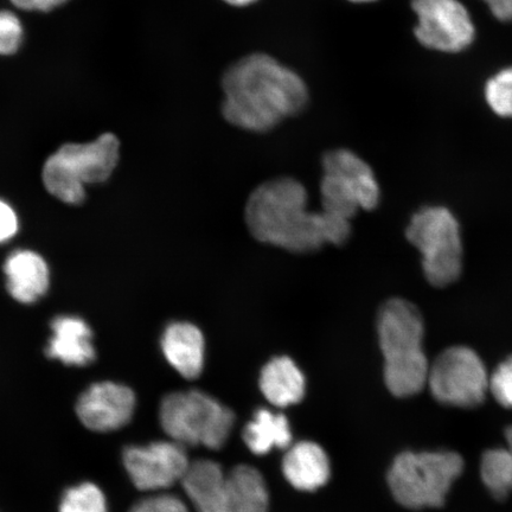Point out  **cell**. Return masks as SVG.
Wrapping results in <instances>:
<instances>
[{
    "label": "cell",
    "mask_w": 512,
    "mask_h": 512,
    "mask_svg": "<svg viewBox=\"0 0 512 512\" xmlns=\"http://www.w3.org/2000/svg\"><path fill=\"white\" fill-rule=\"evenodd\" d=\"M307 191L293 178L272 179L248 198L246 222L260 242L292 253H311L326 243L343 245L351 233L350 221L307 210Z\"/></svg>",
    "instance_id": "cell-1"
},
{
    "label": "cell",
    "mask_w": 512,
    "mask_h": 512,
    "mask_svg": "<svg viewBox=\"0 0 512 512\" xmlns=\"http://www.w3.org/2000/svg\"><path fill=\"white\" fill-rule=\"evenodd\" d=\"M223 117L251 132H267L304 110L305 82L292 69L266 54L243 57L222 80Z\"/></svg>",
    "instance_id": "cell-2"
},
{
    "label": "cell",
    "mask_w": 512,
    "mask_h": 512,
    "mask_svg": "<svg viewBox=\"0 0 512 512\" xmlns=\"http://www.w3.org/2000/svg\"><path fill=\"white\" fill-rule=\"evenodd\" d=\"M384 358V382L396 398H411L427 386L430 362L425 355V325L421 313L405 299L384 303L377 319Z\"/></svg>",
    "instance_id": "cell-3"
},
{
    "label": "cell",
    "mask_w": 512,
    "mask_h": 512,
    "mask_svg": "<svg viewBox=\"0 0 512 512\" xmlns=\"http://www.w3.org/2000/svg\"><path fill=\"white\" fill-rule=\"evenodd\" d=\"M464 467L463 457L454 451H405L390 466L388 486L403 508H440Z\"/></svg>",
    "instance_id": "cell-4"
},
{
    "label": "cell",
    "mask_w": 512,
    "mask_h": 512,
    "mask_svg": "<svg viewBox=\"0 0 512 512\" xmlns=\"http://www.w3.org/2000/svg\"><path fill=\"white\" fill-rule=\"evenodd\" d=\"M120 143L114 134H102L92 143L66 144L43 166L42 178L49 194L64 203L85 201V184L107 181L119 163Z\"/></svg>",
    "instance_id": "cell-5"
},
{
    "label": "cell",
    "mask_w": 512,
    "mask_h": 512,
    "mask_svg": "<svg viewBox=\"0 0 512 512\" xmlns=\"http://www.w3.org/2000/svg\"><path fill=\"white\" fill-rule=\"evenodd\" d=\"M159 420L170 440L217 451L233 431L235 414L213 396L192 389L166 395L160 403Z\"/></svg>",
    "instance_id": "cell-6"
},
{
    "label": "cell",
    "mask_w": 512,
    "mask_h": 512,
    "mask_svg": "<svg viewBox=\"0 0 512 512\" xmlns=\"http://www.w3.org/2000/svg\"><path fill=\"white\" fill-rule=\"evenodd\" d=\"M407 240L419 249L422 268L433 286L445 287L458 280L463 270V243L459 223L450 210H419L409 223Z\"/></svg>",
    "instance_id": "cell-7"
},
{
    "label": "cell",
    "mask_w": 512,
    "mask_h": 512,
    "mask_svg": "<svg viewBox=\"0 0 512 512\" xmlns=\"http://www.w3.org/2000/svg\"><path fill=\"white\" fill-rule=\"evenodd\" d=\"M320 183L323 210L350 221L360 209L373 210L380 202V185L374 171L349 150H335L323 158Z\"/></svg>",
    "instance_id": "cell-8"
},
{
    "label": "cell",
    "mask_w": 512,
    "mask_h": 512,
    "mask_svg": "<svg viewBox=\"0 0 512 512\" xmlns=\"http://www.w3.org/2000/svg\"><path fill=\"white\" fill-rule=\"evenodd\" d=\"M490 375L475 350L452 347L430 364L427 386L433 398L443 405L475 408L489 392Z\"/></svg>",
    "instance_id": "cell-9"
},
{
    "label": "cell",
    "mask_w": 512,
    "mask_h": 512,
    "mask_svg": "<svg viewBox=\"0 0 512 512\" xmlns=\"http://www.w3.org/2000/svg\"><path fill=\"white\" fill-rule=\"evenodd\" d=\"M412 8L418 17L415 36L422 46L454 54L475 41V24L459 0H413Z\"/></svg>",
    "instance_id": "cell-10"
},
{
    "label": "cell",
    "mask_w": 512,
    "mask_h": 512,
    "mask_svg": "<svg viewBox=\"0 0 512 512\" xmlns=\"http://www.w3.org/2000/svg\"><path fill=\"white\" fill-rule=\"evenodd\" d=\"M123 462L133 485L145 492H159L182 483L191 463L187 447L174 440L128 446Z\"/></svg>",
    "instance_id": "cell-11"
},
{
    "label": "cell",
    "mask_w": 512,
    "mask_h": 512,
    "mask_svg": "<svg viewBox=\"0 0 512 512\" xmlns=\"http://www.w3.org/2000/svg\"><path fill=\"white\" fill-rule=\"evenodd\" d=\"M137 398L125 384L96 382L80 395L76 414L93 432L110 433L125 427L136 412Z\"/></svg>",
    "instance_id": "cell-12"
},
{
    "label": "cell",
    "mask_w": 512,
    "mask_h": 512,
    "mask_svg": "<svg viewBox=\"0 0 512 512\" xmlns=\"http://www.w3.org/2000/svg\"><path fill=\"white\" fill-rule=\"evenodd\" d=\"M166 361L187 380L201 376L206 361V339L196 325L174 322L166 326L162 342Z\"/></svg>",
    "instance_id": "cell-13"
},
{
    "label": "cell",
    "mask_w": 512,
    "mask_h": 512,
    "mask_svg": "<svg viewBox=\"0 0 512 512\" xmlns=\"http://www.w3.org/2000/svg\"><path fill=\"white\" fill-rule=\"evenodd\" d=\"M53 337L46 354L66 366L86 367L95 361L93 334L85 320L79 317L60 316L51 322Z\"/></svg>",
    "instance_id": "cell-14"
},
{
    "label": "cell",
    "mask_w": 512,
    "mask_h": 512,
    "mask_svg": "<svg viewBox=\"0 0 512 512\" xmlns=\"http://www.w3.org/2000/svg\"><path fill=\"white\" fill-rule=\"evenodd\" d=\"M281 467L287 482L299 491L323 488L331 476L328 454L313 441H300L288 447Z\"/></svg>",
    "instance_id": "cell-15"
},
{
    "label": "cell",
    "mask_w": 512,
    "mask_h": 512,
    "mask_svg": "<svg viewBox=\"0 0 512 512\" xmlns=\"http://www.w3.org/2000/svg\"><path fill=\"white\" fill-rule=\"evenodd\" d=\"M4 272L8 291L19 303H35L48 291L49 267L40 254L16 251L5 261Z\"/></svg>",
    "instance_id": "cell-16"
},
{
    "label": "cell",
    "mask_w": 512,
    "mask_h": 512,
    "mask_svg": "<svg viewBox=\"0 0 512 512\" xmlns=\"http://www.w3.org/2000/svg\"><path fill=\"white\" fill-rule=\"evenodd\" d=\"M259 386L272 406L287 408L304 399L306 380L303 371L292 358L278 356L262 368Z\"/></svg>",
    "instance_id": "cell-17"
},
{
    "label": "cell",
    "mask_w": 512,
    "mask_h": 512,
    "mask_svg": "<svg viewBox=\"0 0 512 512\" xmlns=\"http://www.w3.org/2000/svg\"><path fill=\"white\" fill-rule=\"evenodd\" d=\"M227 473L213 460H196L182 480L183 489L197 512H223Z\"/></svg>",
    "instance_id": "cell-18"
},
{
    "label": "cell",
    "mask_w": 512,
    "mask_h": 512,
    "mask_svg": "<svg viewBox=\"0 0 512 512\" xmlns=\"http://www.w3.org/2000/svg\"><path fill=\"white\" fill-rule=\"evenodd\" d=\"M270 492L253 466L239 465L227 473L223 512H268Z\"/></svg>",
    "instance_id": "cell-19"
},
{
    "label": "cell",
    "mask_w": 512,
    "mask_h": 512,
    "mask_svg": "<svg viewBox=\"0 0 512 512\" xmlns=\"http://www.w3.org/2000/svg\"><path fill=\"white\" fill-rule=\"evenodd\" d=\"M243 441L256 456H266L274 450H287L293 435L286 415L261 408L243 430Z\"/></svg>",
    "instance_id": "cell-20"
},
{
    "label": "cell",
    "mask_w": 512,
    "mask_h": 512,
    "mask_svg": "<svg viewBox=\"0 0 512 512\" xmlns=\"http://www.w3.org/2000/svg\"><path fill=\"white\" fill-rule=\"evenodd\" d=\"M504 434L507 446L490 448L480 460V477L486 489L499 501L512 494V426Z\"/></svg>",
    "instance_id": "cell-21"
},
{
    "label": "cell",
    "mask_w": 512,
    "mask_h": 512,
    "mask_svg": "<svg viewBox=\"0 0 512 512\" xmlns=\"http://www.w3.org/2000/svg\"><path fill=\"white\" fill-rule=\"evenodd\" d=\"M59 512H108L106 495L94 483H81L64 492Z\"/></svg>",
    "instance_id": "cell-22"
},
{
    "label": "cell",
    "mask_w": 512,
    "mask_h": 512,
    "mask_svg": "<svg viewBox=\"0 0 512 512\" xmlns=\"http://www.w3.org/2000/svg\"><path fill=\"white\" fill-rule=\"evenodd\" d=\"M485 98L499 117L512 118V67L492 76L486 83Z\"/></svg>",
    "instance_id": "cell-23"
},
{
    "label": "cell",
    "mask_w": 512,
    "mask_h": 512,
    "mask_svg": "<svg viewBox=\"0 0 512 512\" xmlns=\"http://www.w3.org/2000/svg\"><path fill=\"white\" fill-rule=\"evenodd\" d=\"M24 40V28L10 11H0V56L15 54Z\"/></svg>",
    "instance_id": "cell-24"
},
{
    "label": "cell",
    "mask_w": 512,
    "mask_h": 512,
    "mask_svg": "<svg viewBox=\"0 0 512 512\" xmlns=\"http://www.w3.org/2000/svg\"><path fill=\"white\" fill-rule=\"evenodd\" d=\"M489 392L504 408H512V356L495 369L489 379Z\"/></svg>",
    "instance_id": "cell-25"
},
{
    "label": "cell",
    "mask_w": 512,
    "mask_h": 512,
    "mask_svg": "<svg viewBox=\"0 0 512 512\" xmlns=\"http://www.w3.org/2000/svg\"><path fill=\"white\" fill-rule=\"evenodd\" d=\"M128 512H189L181 498L170 494H156L140 499Z\"/></svg>",
    "instance_id": "cell-26"
},
{
    "label": "cell",
    "mask_w": 512,
    "mask_h": 512,
    "mask_svg": "<svg viewBox=\"0 0 512 512\" xmlns=\"http://www.w3.org/2000/svg\"><path fill=\"white\" fill-rule=\"evenodd\" d=\"M18 217L8 203L0 200V243L14 238L18 232Z\"/></svg>",
    "instance_id": "cell-27"
},
{
    "label": "cell",
    "mask_w": 512,
    "mask_h": 512,
    "mask_svg": "<svg viewBox=\"0 0 512 512\" xmlns=\"http://www.w3.org/2000/svg\"><path fill=\"white\" fill-rule=\"evenodd\" d=\"M67 2L69 0H11L18 9L37 12H48Z\"/></svg>",
    "instance_id": "cell-28"
},
{
    "label": "cell",
    "mask_w": 512,
    "mask_h": 512,
    "mask_svg": "<svg viewBox=\"0 0 512 512\" xmlns=\"http://www.w3.org/2000/svg\"><path fill=\"white\" fill-rule=\"evenodd\" d=\"M498 21L512 22V0H483Z\"/></svg>",
    "instance_id": "cell-29"
},
{
    "label": "cell",
    "mask_w": 512,
    "mask_h": 512,
    "mask_svg": "<svg viewBox=\"0 0 512 512\" xmlns=\"http://www.w3.org/2000/svg\"><path fill=\"white\" fill-rule=\"evenodd\" d=\"M223 2L236 6V8H245V6L252 5L258 2V0H223Z\"/></svg>",
    "instance_id": "cell-30"
},
{
    "label": "cell",
    "mask_w": 512,
    "mask_h": 512,
    "mask_svg": "<svg viewBox=\"0 0 512 512\" xmlns=\"http://www.w3.org/2000/svg\"><path fill=\"white\" fill-rule=\"evenodd\" d=\"M352 3H371L375 2V0H350Z\"/></svg>",
    "instance_id": "cell-31"
}]
</instances>
